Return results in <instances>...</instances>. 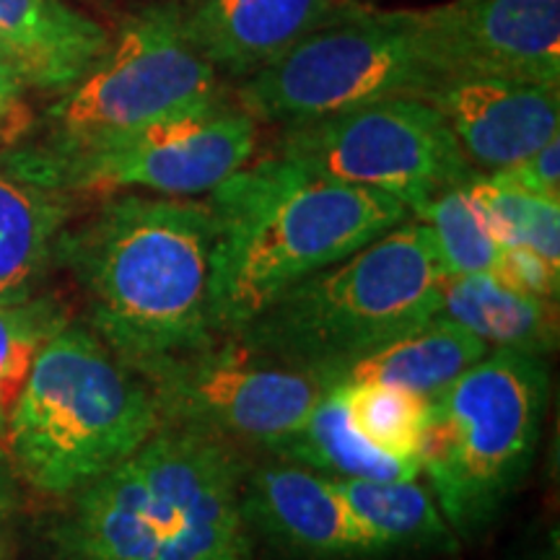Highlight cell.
I'll use <instances>...</instances> for the list:
<instances>
[{"label": "cell", "mask_w": 560, "mask_h": 560, "mask_svg": "<svg viewBox=\"0 0 560 560\" xmlns=\"http://www.w3.org/2000/svg\"><path fill=\"white\" fill-rule=\"evenodd\" d=\"M208 198L120 195L60 234L55 255L86 291L96 338L151 382L221 342Z\"/></svg>", "instance_id": "6da1fadb"}, {"label": "cell", "mask_w": 560, "mask_h": 560, "mask_svg": "<svg viewBox=\"0 0 560 560\" xmlns=\"http://www.w3.org/2000/svg\"><path fill=\"white\" fill-rule=\"evenodd\" d=\"M215 215L213 317L240 335L272 299L410 219L402 200L322 177L296 161L247 164L206 195Z\"/></svg>", "instance_id": "7a4b0ae2"}, {"label": "cell", "mask_w": 560, "mask_h": 560, "mask_svg": "<svg viewBox=\"0 0 560 560\" xmlns=\"http://www.w3.org/2000/svg\"><path fill=\"white\" fill-rule=\"evenodd\" d=\"M240 450L161 423L140 450L75 493L58 560H252Z\"/></svg>", "instance_id": "3957f363"}, {"label": "cell", "mask_w": 560, "mask_h": 560, "mask_svg": "<svg viewBox=\"0 0 560 560\" xmlns=\"http://www.w3.org/2000/svg\"><path fill=\"white\" fill-rule=\"evenodd\" d=\"M446 278L431 229L410 215L280 293L231 342L330 387L350 363L436 317Z\"/></svg>", "instance_id": "277c9868"}, {"label": "cell", "mask_w": 560, "mask_h": 560, "mask_svg": "<svg viewBox=\"0 0 560 560\" xmlns=\"http://www.w3.org/2000/svg\"><path fill=\"white\" fill-rule=\"evenodd\" d=\"M149 382L94 330L62 325L42 346L5 425L9 459L47 495H75L159 431Z\"/></svg>", "instance_id": "5b68a950"}, {"label": "cell", "mask_w": 560, "mask_h": 560, "mask_svg": "<svg viewBox=\"0 0 560 560\" xmlns=\"http://www.w3.org/2000/svg\"><path fill=\"white\" fill-rule=\"evenodd\" d=\"M550 400L548 359L493 348L431 400L420 472L454 537L493 527L532 470Z\"/></svg>", "instance_id": "8992f818"}, {"label": "cell", "mask_w": 560, "mask_h": 560, "mask_svg": "<svg viewBox=\"0 0 560 560\" xmlns=\"http://www.w3.org/2000/svg\"><path fill=\"white\" fill-rule=\"evenodd\" d=\"M441 81L418 11L340 0L325 24L240 86V107L260 122L291 125L389 96H420Z\"/></svg>", "instance_id": "52a82bcc"}, {"label": "cell", "mask_w": 560, "mask_h": 560, "mask_svg": "<svg viewBox=\"0 0 560 560\" xmlns=\"http://www.w3.org/2000/svg\"><path fill=\"white\" fill-rule=\"evenodd\" d=\"M210 62L182 24V0H156L130 13L104 52L47 109L34 151L83 153L185 112L221 102Z\"/></svg>", "instance_id": "ba28073f"}, {"label": "cell", "mask_w": 560, "mask_h": 560, "mask_svg": "<svg viewBox=\"0 0 560 560\" xmlns=\"http://www.w3.org/2000/svg\"><path fill=\"white\" fill-rule=\"evenodd\" d=\"M255 149L257 122L221 100L102 149L66 156L19 149L3 164L19 177L60 192L149 190L164 198H198L247 166Z\"/></svg>", "instance_id": "9c48e42d"}, {"label": "cell", "mask_w": 560, "mask_h": 560, "mask_svg": "<svg viewBox=\"0 0 560 560\" xmlns=\"http://www.w3.org/2000/svg\"><path fill=\"white\" fill-rule=\"evenodd\" d=\"M278 156L346 185L402 200L410 215L475 174L444 115L420 96H389L291 125Z\"/></svg>", "instance_id": "30bf717a"}, {"label": "cell", "mask_w": 560, "mask_h": 560, "mask_svg": "<svg viewBox=\"0 0 560 560\" xmlns=\"http://www.w3.org/2000/svg\"><path fill=\"white\" fill-rule=\"evenodd\" d=\"M149 387L161 423L268 452L304 423L327 389L312 374L257 359L231 340L174 363Z\"/></svg>", "instance_id": "8fae6325"}, {"label": "cell", "mask_w": 560, "mask_h": 560, "mask_svg": "<svg viewBox=\"0 0 560 560\" xmlns=\"http://www.w3.org/2000/svg\"><path fill=\"white\" fill-rule=\"evenodd\" d=\"M418 13L441 79L478 73L560 83V0H452Z\"/></svg>", "instance_id": "7c38bea8"}, {"label": "cell", "mask_w": 560, "mask_h": 560, "mask_svg": "<svg viewBox=\"0 0 560 560\" xmlns=\"http://www.w3.org/2000/svg\"><path fill=\"white\" fill-rule=\"evenodd\" d=\"M423 100L444 115L478 174L509 170L560 136V83L454 73Z\"/></svg>", "instance_id": "4fadbf2b"}, {"label": "cell", "mask_w": 560, "mask_h": 560, "mask_svg": "<svg viewBox=\"0 0 560 560\" xmlns=\"http://www.w3.org/2000/svg\"><path fill=\"white\" fill-rule=\"evenodd\" d=\"M244 516L280 550L306 560L387 558L327 475L280 459L247 470Z\"/></svg>", "instance_id": "5bb4252c"}, {"label": "cell", "mask_w": 560, "mask_h": 560, "mask_svg": "<svg viewBox=\"0 0 560 560\" xmlns=\"http://www.w3.org/2000/svg\"><path fill=\"white\" fill-rule=\"evenodd\" d=\"M340 0H182L190 45L215 73L249 79L332 16Z\"/></svg>", "instance_id": "9a60e30c"}, {"label": "cell", "mask_w": 560, "mask_h": 560, "mask_svg": "<svg viewBox=\"0 0 560 560\" xmlns=\"http://www.w3.org/2000/svg\"><path fill=\"white\" fill-rule=\"evenodd\" d=\"M0 37L26 86L62 94L104 52L109 32L66 0H0Z\"/></svg>", "instance_id": "2e32d148"}, {"label": "cell", "mask_w": 560, "mask_h": 560, "mask_svg": "<svg viewBox=\"0 0 560 560\" xmlns=\"http://www.w3.org/2000/svg\"><path fill=\"white\" fill-rule=\"evenodd\" d=\"M488 350L478 335L436 314L412 332L350 363L332 384H392L431 402L488 355Z\"/></svg>", "instance_id": "e0dca14e"}, {"label": "cell", "mask_w": 560, "mask_h": 560, "mask_svg": "<svg viewBox=\"0 0 560 560\" xmlns=\"http://www.w3.org/2000/svg\"><path fill=\"white\" fill-rule=\"evenodd\" d=\"M439 314L478 335L490 350L548 359L558 348V301L532 296L488 276L446 278Z\"/></svg>", "instance_id": "ac0fdd59"}, {"label": "cell", "mask_w": 560, "mask_h": 560, "mask_svg": "<svg viewBox=\"0 0 560 560\" xmlns=\"http://www.w3.org/2000/svg\"><path fill=\"white\" fill-rule=\"evenodd\" d=\"M270 454L338 480H410L420 475V462L392 457L361 436L350 420L342 384L322 392L304 423Z\"/></svg>", "instance_id": "d6986e66"}, {"label": "cell", "mask_w": 560, "mask_h": 560, "mask_svg": "<svg viewBox=\"0 0 560 560\" xmlns=\"http://www.w3.org/2000/svg\"><path fill=\"white\" fill-rule=\"evenodd\" d=\"M70 192L0 166V301L32 296L70 215Z\"/></svg>", "instance_id": "ffe728a7"}, {"label": "cell", "mask_w": 560, "mask_h": 560, "mask_svg": "<svg viewBox=\"0 0 560 560\" xmlns=\"http://www.w3.org/2000/svg\"><path fill=\"white\" fill-rule=\"evenodd\" d=\"M340 495L384 556L444 550L457 542L429 486L410 480H338Z\"/></svg>", "instance_id": "44dd1931"}, {"label": "cell", "mask_w": 560, "mask_h": 560, "mask_svg": "<svg viewBox=\"0 0 560 560\" xmlns=\"http://www.w3.org/2000/svg\"><path fill=\"white\" fill-rule=\"evenodd\" d=\"M412 215L431 229L439 260L450 276H488L511 285L506 247L495 240L467 185L439 192Z\"/></svg>", "instance_id": "7402d4cb"}, {"label": "cell", "mask_w": 560, "mask_h": 560, "mask_svg": "<svg viewBox=\"0 0 560 560\" xmlns=\"http://www.w3.org/2000/svg\"><path fill=\"white\" fill-rule=\"evenodd\" d=\"M467 192L503 247H527L560 268V200L522 192L493 174H475Z\"/></svg>", "instance_id": "603a6c76"}, {"label": "cell", "mask_w": 560, "mask_h": 560, "mask_svg": "<svg viewBox=\"0 0 560 560\" xmlns=\"http://www.w3.org/2000/svg\"><path fill=\"white\" fill-rule=\"evenodd\" d=\"M350 420L361 436L392 457L420 462L431 423V402L392 384H342Z\"/></svg>", "instance_id": "cb8c5ba5"}, {"label": "cell", "mask_w": 560, "mask_h": 560, "mask_svg": "<svg viewBox=\"0 0 560 560\" xmlns=\"http://www.w3.org/2000/svg\"><path fill=\"white\" fill-rule=\"evenodd\" d=\"M62 325H68V317L52 299L24 296L0 301V439L34 359Z\"/></svg>", "instance_id": "d4e9b609"}, {"label": "cell", "mask_w": 560, "mask_h": 560, "mask_svg": "<svg viewBox=\"0 0 560 560\" xmlns=\"http://www.w3.org/2000/svg\"><path fill=\"white\" fill-rule=\"evenodd\" d=\"M493 177L537 198L560 200V136L548 140L527 159L516 161L509 170L493 172Z\"/></svg>", "instance_id": "484cf974"}, {"label": "cell", "mask_w": 560, "mask_h": 560, "mask_svg": "<svg viewBox=\"0 0 560 560\" xmlns=\"http://www.w3.org/2000/svg\"><path fill=\"white\" fill-rule=\"evenodd\" d=\"M26 83L9 60L0 58V138H11L19 130V109Z\"/></svg>", "instance_id": "4316f807"}, {"label": "cell", "mask_w": 560, "mask_h": 560, "mask_svg": "<svg viewBox=\"0 0 560 560\" xmlns=\"http://www.w3.org/2000/svg\"><path fill=\"white\" fill-rule=\"evenodd\" d=\"M511 560H560V537L558 527H545L540 535L529 537L520 550L511 556Z\"/></svg>", "instance_id": "83f0119b"}, {"label": "cell", "mask_w": 560, "mask_h": 560, "mask_svg": "<svg viewBox=\"0 0 560 560\" xmlns=\"http://www.w3.org/2000/svg\"><path fill=\"white\" fill-rule=\"evenodd\" d=\"M16 506V493H13L9 459L0 452V558H3L5 545H9V527H11V514Z\"/></svg>", "instance_id": "f1b7e54d"}, {"label": "cell", "mask_w": 560, "mask_h": 560, "mask_svg": "<svg viewBox=\"0 0 560 560\" xmlns=\"http://www.w3.org/2000/svg\"><path fill=\"white\" fill-rule=\"evenodd\" d=\"M0 58L9 60V50H5V42H3V37H0ZM9 62H11V60H9Z\"/></svg>", "instance_id": "f546056e"}]
</instances>
